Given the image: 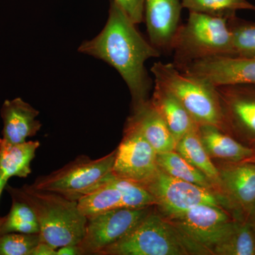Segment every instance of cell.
<instances>
[{
  "mask_svg": "<svg viewBox=\"0 0 255 255\" xmlns=\"http://www.w3.org/2000/svg\"><path fill=\"white\" fill-rule=\"evenodd\" d=\"M39 112L21 98L6 100L1 109L2 137L10 143H21L35 136L42 124L37 117Z\"/></svg>",
  "mask_w": 255,
  "mask_h": 255,
  "instance_id": "5bb4252c",
  "label": "cell"
},
{
  "mask_svg": "<svg viewBox=\"0 0 255 255\" xmlns=\"http://www.w3.org/2000/svg\"><path fill=\"white\" fill-rule=\"evenodd\" d=\"M79 52L104 60L120 74L132 97V107L144 103L152 88L145 62L160 51L146 41L123 9L111 1L105 28L93 39L84 41Z\"/></svg>",
  "mask_w": 255,
  "mask_h": 255,
  "instance_id": "6da1fadb",
  "label": "cell"
},
{
  "mask_svg": "<svg viewBox=\"0 0 255 255\" xmlns=\"http://www.w3.org/2000/svg\"><path fill=\"white\" fill-rule=\"evenodd\" d=\"M57 255H83L78 245H70L57 249Z\"/></svg>",
  "mask_w": 255,
  "mask_h": 255,
  "instance_id": "f1b7e54d",
  "label": "cell"
},
{
  "mask_svg": "<svg viewBox=\"0 0 255 255\" xmlns=\"http://www.w3.org/2000/svg\"><path fill=\"white\" fill-rule=\"evenodd\" d=\"M209 255L163 216L152 211L127 236L99 255Z\"/></svg>",
  "mask_w": 255,
  "mask_h": 255,
  "instance_id": "277c9868",
  "label": "cell"
},
{
  "mask_svg": "<svg viewBox=\"0 0 255 255\" xmlns=\"http://www.w3.org/2000/svg\"><path fill=\"white\" fill-rule=\"evenodd\" d=\"M182 7L189 11L229 17L238 10L255 11V5L248 0H182Z\"/></svg>",
  "mask_w": 255,
  "mask_h": 255,
  "instance_id": "cb8c5ba5",
  "label": "cell"
},
{
  "mask_svg": "<svg viewBox=\"0 0 255 255\" xmlns=\"http://www.w3.org/2000/svg\"><path fill=\"white\" fill-rule=\"evenodd\" d=\"M128 122L141 132L157 154L175 150L177 141L150 100L134 107Z\"/></svg>",
  "mask_w": 255,
  "mask_h": 255,
  "instance_id": "9a60e30c",
  "label": "cell"
},
{
  "mask_svg": "<svg viewBox=\"0 0 255 255\" xmlns=\"http://www.w3.org/2000/svg\"><path fill=\"white\" fill-rule=\"evenodd\" d=\"M254 149H255V155H253V157H252L251 159H250L249 160H248V161H249V162H253V163L255 164V148H254Z\"/></svg>",
  "mask_w": 255,
  "mask_h": 255,
  "instance_id": "1f68e13d",
  "label": "cell"
},
{
  "mask_svg": "<svg viewBox=\"0 0 255 255\" xmlns=\"http://www.w3.org/2000/svg\"><path fill=\"white\" fill-rule=\"evenodd\" d=\"M164 217L209 255H212L214 247L222 241L238 220L224 208L209 204L194 206Z\"/></svg>",
  "mask_w": 255,
  "mask_h": 255,
  "instance_id": "ba28073f",
  "label": "cell"
},
{
  "mask_svg": "<svg viewBox=\"0 0 255 255\" xmlns=\"http://www.w3.org/2000/svg\"><path fill=\"white\" fill-rule=\"evenodd\" d=\"M175 151L209 178L224 196L219 168L204 148L198 132V127L188 132L177 142Z\"/></svg>",
  "mask_w": 255,
  "mask_h": 255,
  "instance_id": "d6986e66",
  "label": "cell"
},
{
  "mask_svg": "<svg viewBox=\"0 0 255 255\" xmlns=\"http://www.w3.org/2000/svg\"><path fill=\"white\" fill-rule=\"evenodd\" d=\"M3 218H0V228H1V225L2 223Z\"/></svg>",
  "mask_w": 255,
  "mask_h": 255,
  "instance_id": "d6a6232c",
  "label": "cell"
},
{
  "mask_svg": "<svg viewBox=\"0 0 255 255\" xmlns=\"http://www.w3.org/2000/svg\"><path fill=\"white\" fill-rule=\"evenodd\" d=\"M179 0H145L144 17L151 44L157 50H171L180 21Z\"/></svg>",
  "mask_w": 255,
  "mask_h": 255,
  "instance_id": "4fadbf2b",
  "label": "cell"
},
{
  "mask_svg": "<svg viewBox=\"0 0 255 255\" xmlns=\"http://www.w3.org/2000/svg\"><path fill=\"white\" fill-rule=\"evenodd\" d=\"M222 115V130L255 148V85L237 84L215 87Z\"/></svg>",
  "mask_w": 255,
  "mask_h": 255,
  "instance_id": "9c48e42d",
  "label": "cell"
},
{
  "mask_svg": "<svg viewBox=\"0 0 255 255\" xmlns=\"http://www.w3.org/2000/svg\"><path fill=\"white\" fill-rule=\"evenodd\" d=\"M248 221H250V222L252 223V225H253V227H254L255 230V209H254V211H253V212L252 213L251 216H250L249 220Z\"/></svg>",
  "mask_w": 255,
  "mask_h": 255,
  "instance_id": "4dcf8cb0",
  "label": "cell"
},
{
  "mask_svg": "<svg viewBox=\"0 0 255 255\" xmlns=\"http://www.w3.org/2000/svg\"><path fill=\"white\" fill-rule=\"evenodd\" d=\"M110 181L120 191L124 208L142 209L157 205L153 196L140 184L116 177L114 174Z\"/></svg>",
  "mask_w": 255,
  "mask_h": 255,
  "instance_id": "d4e9b609",
  "label": "cell"
},
{
  "mask_svg": "<svg viewBox=\"0 0 255 255\" xmlns=\"http://www.w3.org/2000/svg\"><path fill=\"white\" fill-rule=\"evenodd\" d=\"M110 179L95 190L78 199L79 209L87 219L110 210L124 208L122 194L110 182Z\"/></svg>",
  "mask_w": 255,
  "mask_h": 255,
  "instance_id": "7402d4cb",
  "label": "cell"
},
{
  "mask_svg": "<svg viewBox=\"0 0 255 255\" xmlns=\"http://www.w3.org/2000/svg\"><path fill=\"white\" fill-rule=\"evenodd\" d=\"M11 197L24 201L33 209L42 241L55 249L78 245L85 235L87 222L78 201L50 191L38 190L31 185L14 188L6 185Z\"/></svg>",
  "mask_w": 255,
  "mask_h": 255,
  "instance_id": "7a4b0ae2",
  "label": "cell"
},
{
  "mask_svg": "<svg viewBox=\"0 0 255 255\" xmlns=\"http://www.w3.org/2000/svg\"><path fill=\"white\" fill-rule=\"evenodd\" d=\"M171 50L177 68L209 57H235L228 18L189 11L187 23L178 28Z\"/></svg>",
  "mask_w": 255,
  "mask_h": 255,
  "instance_id": "3957f363",
  "label": "cell"
},
{
  "mask_svg": "<svg viewBox=\"0 0 255 255\" xmlns=\"http://www.w3.org/2000/svg\"><path fill=\"white\" fill-rule=\"evenodd\" d=\"M212 255H255V230L250 221L236 220L231 231L214 247Z\"/></svg>",
  "mask_w": 255,
  "mask_h": 255,
  "instance_id": "44dd1931",
  "label": "cell"
},
{
  "mask_svg": "<svg viewBox=\"0 0 255 255\" xmlns=\"http://www.w3.org/2000/svg\"><path fill=\"white\" fill-rule=\"evenodd\" d=\"M142 186L155 198L156 206L162 216H170L194 206L209 204L224 208L236 219L229 201L217 191L177 179L161 169H158Z\"/></svg>",
  "mask_w": 255,
  "mask_h": 255,
  "instance_id": "52a82bcc",
  "label": "cell"
},
{
  "mask_svg": "<svg viewBox=\"0 0 255 255\" xmlns=\"http://www.w3.org/2000/svg\"><path fill=\"white\" fill-rule=\"evenodd\" d=\"M217 167L223 195L237 219L248 221L255 209V164L249 161L221 162Z\"/></svg>",
  "mask_w": 255,
  "mask_h": 255,
  "instance_id": "7c38bea8",
  "label": "cell"
},
{
  "mask_svg": "<svg viewBox=\"0 0 255 255\" xmlns=\"http://www.w3.org/2000/svg\"><path fill=\"white\" fill-rule=\"evenodd\" d=\"M6 184H7V182H5L2 177H1V173H0V197H1V192L4 190V188L6 187Z\"/></svg>",
  "mask_w": 255,
  "mask_h": 255,
  "instance_id": "f546056e",
  "label": "cell"
},
{
  "mask_svg": "<svg viewBox=\"0 0 255 255\" xmlns=\"http://www.w3.org/2000/svg\"><path fill=\"white\" fill-rule=\"evenodd\" d=\"M40 147L38 141L10 143L0 138V173L5 182L10 178H26L31 173V163Z\"/></svg>",
  "mask_w": 255,
  "mask_h": 255,
  "instance_id": "ac0fdd59",
  "label": "cell"
},
{
  "mask_svg": "<svg viewBox=\"0 0 255 255\" xmlns=\"http://www.w3.org/2000/svg\"><path fill=\"white\" fill-rule=\"evenodd\" d=\"M31 255H57V249L46 242L41 241L35 247Z\"/></svg>",
  "mask_w": 255,
  "mask_h": 255,
  "instance_id": "83f0119b",
  "label": "cell"
},
{
  "mask_svg": "<svg viewBox=\"0 0 255 255\" xmlns=\"http://www.w3.org/2000/svg\"><path fill=\"white\" fill-rule=\"evenodd\" d=\"M158 169L157 152L141 132L127 122L123 140L117 149L112 173L142 185Z\"/></svg>",
  "mask_w": 255,
  "mask_h": 255,
  "instance_id": "8fae6325",
  "label": "cell"
},
{
  "mask_svg": "<svg viewBox=\"0 0 255 255\" xmlns=\"http://www.w3.org/2000/svg\"><path fill=\"white\" fill-rule=\"evenodd\" d=\"M150 71L155 83L172 93L198 125L215 126L222 130L221 105L215 87L186 75L173 63L157 62Z\"/></svg>",
  "mask_w": 255,
  "mask_h": 255,
  "instance_id": "5b68a950",
  "label": "cell"
},
{
  "mask_svg": "<svg viewBox=\"0 0 255 255\" xmlns=\"http://www.w3.org/2000/svg\"><path fill=\"white\" fill-rule=\"evenodd\" d=\"M117 149L99 159L80 155L59 169L40 176L31 184L38 190L50 191L78 201L101 187L112 177Z\"/></svg>",
  "mask_w": 255,
  "mask_h": 255,
  "instance_id": "8992f818",
  "label": "cell"
},
{
  "mask_svg": "<svg viewBox=\"0 0 255 255\" xmlns=\"http://www.w3.org/2000/svg\"><path fill=\"white\" fill-rule=\"evenodd\" d=\"M198 132L204 148L212 159L221 162H240L249 160L255 155L254 148L241 143L215 126L199 125Z\"/></svg>",
  "mask_w": 255,
  "mask_h": 255,
  "instance_id": "2e32d148",
  "label": "cell"
},
{
  "mask_svg": "<svg viewBox=\"0 0 255 255\" xmlns=\"http://www.w3.org/2000/svg\"><path fill=\"white\" fill-rule=\"evenodd\" d=\"M151 103L160 114L177 142L198 127L189 112L172 93L155 83Z\"/></svg>",
  "mask_w": 255,
  "mask_h": 255,
  "instance_id": "e0dca14e",
  "label": "cell"
},
{
  "mask_svg": "<svg viewBox=\"0 0 255 255\" xmlns=\"http://www.w3.org/2000/svg\"><path fill=\"white\" fill-rule=\"evenodd\" d=\"M152 208H119L87 219L85 235L78 244L83 255H99L101 251L136 227L152 211Z\"/></svg>",
  "mask_w": 255,
  "mask_h": 255,
  "instance_id": "30bf717a",
  "label": "cell"
},
{
  "mask_svg": "<svg viewBox=\"0 0 255 255\" xmlns=\"http://www.w3.org/2000/svg\"><path fill=\"white\" fill-rule=\"evenodd\" d=\"M228 23L232 33L235 57L255 58V23L235 14L228 17Z\"/></svg>",
  "mask_w": 255,
  "mask_h": 255,
  "instance_id": "603a6c76",
  "label": "cell"
},
{
  "mask_svg": "<svg viewBox=\"0 0 255 255\" xmlns=\"http://www.w3.org/2000/svg\"><path fill=\"white\" fill-rule=\"evenodd\" d=\"M111 1L119 5L135 24H138L145 19V0H111Z\"/></svg>",
  "mask_w": 255,
  "mask_h": 255,
  "instance_id": "4316f807",
  "label": "cell"
},
{
  "mask_svg": "<svg viewBox=\"0 0 255 255\" xmlns=\"http://www.w3.org/2000/svg\"><path fill=\"white\" fill-rule=\"evenodd\" d=\"M40 233H10L0 236V255H31L41 242Z\"/></svg>",
  "mask_w": 255,
  "mask_h": 255,
  "instance_id": "484cf974",
  "label": "cell"
},
{
  "mask_svg": "<svg viewBox=\"0 0 255 255\" xmlns=\"http://www.w3.org/2000/svg\"><path fill=\"white\" fill-rule=\"evenodd\" d=\"M157 164L159 169L172 177L207 188L221 194L209 178L175 150L157 154Z\"/></svg>",
  "mask_w": 255,
  "mask_h": 255,
  "instance_id": "ffe728a7",
  "label": "cell"
}]
</instances>
